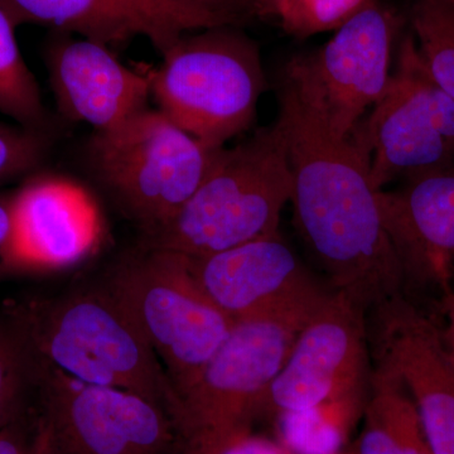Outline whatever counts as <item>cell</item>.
Segmentation results:
<instances>
[{
  "instance_id": "cell-26",
  "label": "cell",
  "mask_w": 454,
  "mask_h": 454,
  "mask_svg": "<svg viewBox=\"0 0 454 454\" xmlns=\"http://www.w3.org/2000/svg\"><path fill=\"white\" fill-rule=\"evenodd\" d=\"M182 7L192 9L221 26H240L253 17H264L260 0H170Z\"/></svg>"
},
{
  "instance_id": "cell-16",
  "label": "cell",
  "mask_w": 454,
  "mask_h": 454,
  "mask_svg": "<svg viewBox=\"0 0 454 454\" xmlns=\"http://www.w3.org/2000/svg\"><path fill=\"white\" fill-rule=\"evenodd\" d=\"M59 112L68 121L104 133L148 109L151 86L145 71L122 65L112 49L56 32L46 51Z\"/></svg>"
},
{
  "instance_id": "cell-9",
  "label": "cell",
  "mask_w": 454,
  "mask_h": 454,
  "mask_svg": "<svg viewBox=\"0 0 454 454\" xmlns=\"http://www.w3.org/2000/svg\"><path fill=\"white\" fill-rule=\"evenodd\" d=\"M355 136L369 149L378 191L454 167V98L427 73L413 35L400 43L387 88Z\"/></svg>"
},
{
  "instance_id": "cell-11",
  "label": "cell",
  "mask_w": 454,
  "mask_h": 454,
  "mask_svg": "<svg viewBox=\"0 0 454 454\" xmlns=\"http://www.w3.org/2000/svg\"><path fill=\"white\" fill-rule=\"evenodd\" d=\"M35 391L55 454H168L178 446L160 406L130 391L76 380L38 352Z\"/></svg>"
},
{
  "instance_id": "cell-23",
  "label": "cell",
  "mask_w": 454,
  "mask_h": 454,
  "mask_svg": "<svg viewBox=\"0 0 454 454\" xmlns=\"http://www.w3.org/2000/svg\"><path fill=\"white\" fill-rule=\"evenodd\" d=\"M53 134L0 121V186L37 175L46 160Z\"/></svg>"
},
{
  "instance_id": "cell-2",
  "label": "cell",
  "mask_w": 454,
  "mask_h": 454,
  "mask_svg": "<svg viewBox=\"0 0 454 454\" xmlns=\"http://www.w3.org/2000/svg\"><path fill=\"white\" fill-rule=\"evenodd\" d=\"M293 176L282 130H256L226 149L173 219L143 235L140 247L186 256L211 255L279 232Z\"/></svg>"
},
{
  "instance_id": "cell-5",
  "label": "cell",
  "mask_w": 454,
  "mask_h": 454,
  "mask_svg": "<svg viewBox=\"0 0 454 454\" xmlns=\"http://www.w3.org/2000/svg\"><path fill=\"white\" fill-rule=\"evenodd\" d=\"M310 315L235 322L195 384L179 397L173 427L182 454H221L250 432L269 385Z\"/></svg>"
},
{
  "instance_id": "cell-10",
  "label": "cell",
  "mask_w": 454,
  "mask_h": 454,
  "mask_svg": "<svg viewBox=\"0 0 454 454\" xmlns=\"http://www.w3.org/2000/svg\"><path fill=\"white\" fill-rule=\"evenodd\" d=\"M369 358L367 309L333 289L301 325L260 414L276 418L342 404L365 408Z\"/></svg>"
},
{
  "instance_id": "cell-6",
  "label": "cell",
  "mask_w": 454,
  "mask_h": 454,
  "mask_svg": "<svg viewBox=\"0 0 454 454\" xmlns=\"http://www.w3.org/2000/svg\"><path fill=\"white\" fill-rule=\"evenodd\" d=\"M223 148L206 145L148 107L118 128L95 133L89 154L100 184L145 235L192 199Z\"/></svg>"
},
{
  "instance_id": "cell-14",
  "label": "cell",
  "mask_w": 454,
  "mask_h": 454,
  "mask_svg": "<svg viewBox=\"0 0 454 454\" xmlns=\"http://www.w3.org/2000/svg\"><path fill=\"white\" fill-rule=\"evenodd\" d=\"M382 223L399 260L405 295L439 297L454 276V167L378 192Z\"/></svg>"
},
{
  "instance_id": "cell-15",
  "label": "cell",
  "mask_w": 454,
  "mask_h": 454,
  "mask_svg": "<svg viewBox=\"0 0 454 454\" xmlns=\"http://www.w3.org/2000/svg\"><path fill=\"white\" fill-rule=\"evenodd\" d=\"M14 25H40L104 46L145 37L163 55L186 33L221 27L170 0H0Z\"/></svg>"
},
{
  "instance_id": "cell-30",
  "label": "cell",
  "mask_w": 454,
  "mask_h": 454,
  "mask_svg": "<svg viewBox=\"0 0 454 454\" xmlns=\"http://www.w3.org/2000/svg\"><path fill=\"white\" fill-rule=\"evenodd\" d=\"M262 2L264 17L273 16L279 18L288 0H260Z\"/></svg>"
},
{
  "instance_id": "cell-12",
  "label": "cell",
  "mask_w": 454,
  "mask_h": 454,
  "mask_svg": "<svg viewBox=\"0 0 454 454\" xmlns=\"http://www.w3.org/2000/svg\"><path fill=\"white\" fill-rule=\"evenodd\" d=\"M373 366L391 373L413 400L434 454H454V364L438 322L396 295L367 310Z\"/></svg>"
},
{
  "instance_id": "cell-19",
  "label": "cell",
  "mask_w": 454,
  "mask_h": 454,
  "mask_svg": "<svg viewBox=\"0 0 454 454\" xmlns=\"http://www.w3.org/2000/svg\"><path fill=\"white\" fill-rule=\"evenodd\" d=\"M16 28L0 3V113L28 129L53 134L55 121L44 106L35 74L20 53Z\"/></svg>"
},
{
  "instance_id": "cell-33",
  "label": "cell",
  "mask_w": 454,
  "mask_h": 454,
  "mask_svg": "<svg viewBox=\"0 0 454 454\" xmlns=\"http://www.w3.org/2000/svg\"><path fill=\"white\" fill-rule=\"evenodd\" d=\"M448 2L450 3V4H453L454 5V0H448Z\"/></svg>"
},
{
  "instance_id": "cell-18",
  "label": "cell",
  "mask_w": 454,
  "mask_h": 454,
  "mask_svg": "<svg viewBox=\"0 0 454 454\" xmlns=\"http://www.w3.org/2000/svg\"><path fill=\"white\" fill-rule=\"evenodd\" d=\"M354 454H434L413 400L391 373L373 366L364 429Z\"/></svg>"
},
{
  "instance_id": "cell-3",
  "label": "cell",
  "mask_w": 454,
  "mask_h": 454,
  "mask_svg": "<svg viewBox=\"0 0 454 454\" xmlns=\"http://www.w3.org/2000/svg\"><path fill=\"white\" fill-rule=\"evenodd\" d=\"M33 346L76 380L138 394L173 423L178 396L160 357L106 286L71 293L18 313Z\"/></svg>"
},
{
  "instance_id": "cell-8",
  "label": "cell",
  "mask_w": 454,
  "mask_h": 454,
  "mask_svg": "<svg viewBox=\"0 0 454 454\" xmlns=\"http://www.w3.org/2000/svg\"><path fill=\"white\" fill-rule=\"evenodd\" d=\"M400 28L393 8L370 0L325 46L291 59L283 83L328 136L352 138L387 88Z\"/></svg>"
},
{
  "instance_id": "cell-22",
  "label": "cell",
  "mask_w": 454,
  "mask_h": 454,
  "mask_svg": "<svg viewBox=\"0 0 454 454\" xmlns=\"http://www.w3.org/2000/svg\"><path fill=\"white\" fill-rule=\"evenodd\" d=\"M411 20L427 73L454 98V5L448 0H414Z\"/></svg>"
},
{
  "instance_id": "cell-7",
  "label": "cell",
  "mask_w": 454,
  "mask_h": 454,
  "mask_svg": "<svg viewBox=\"0 0 454 454\" xmlns=\"http://www.w3.org/2000/svg\"><path fill=\"white\" fill-rule=\"evenodd\" d=\"M106 286L160 357L179 402L235 322L206 297L182 254L140 247Z\"/></svg>"
},
{
  "instance_id": "cell-20",
  "label": "cell",
  "mask_w": 454,
  "mask_h": 454,
  "mask_svg": "<svg viewBox=\"0 0 454 454\" xmlns=\"http://www.w3.org/2000/svg\"><path fill=\"white\" fill-rule=\"evenodd\" d=\"M37 387V351L20 316L0 317V430L25 411Z\"/></svg>"
},
{
  "instance_id": "cell-13",
  "label": "cell",
  "mask_w": 454,
  "mask_h": 454,
  "mask_svg": "<svg viewBox=\"0 0 454 454\" xmlns=\"http://www.w3.org/2000/svg\"><path fill=\"white\" fill-rule=\"evenodd\" d=\"M184 256L197 286L232 321L309 316L333 292L279 232L203 256Z\"/></svg>"
},
{
  "instance_id": "cell-31",
  "label": "cell",
  "mask_w": 454,
  "mask_h": 454,
  "mask_svg": "<svg viewBox=\"0 0 454 454\" xmlns=\"http://www.w3.org/2000/svg\"><path fill=\"white\" fill-rule=\"evenodd\" d=\"M343 454H354V452H352V450H346V452Z\"/></svg>"
},
{
  "instance_id": "cell-1",
  "label": "cell",
  "mask_w": 454,
  "mask_h": 454,
  "mask_svg": "<svg viewBox=\"0 0 454 454\" xmlns=\"http://www.w3.org/2000/svg\"><path fill=\"white\" fill-rule=\"evenodd\" d=\"M282 130L293 176L294 221L333 291L367 310L405 295L404 277L382 223L370 153L356 137L337 140L286 83L279 92Z\"/></svg>"
},
{
  "instance_id": "cell-28",
  "label": "cell",
  "mask_w": 454,
  "mask_h": 454,
  "mask_svg": "<svg viewBox=\"0 0 454 454\" xmlns=\"http://www.w3.org/2000/svg\"><path fill=\"white\" fill-rule=\"evenodd\" d=\"M221 454H294L283 446L277 438H267L262 435L244 433L235 438Z\"/></svg>"
},
{
  "instance_id": "cell-27",
  "label": "cell",
  "mask_w": 454,
  "mask_h": 454,
  "mask_svg": "<svg viewBox=\"0 0 454 454\" xmlns=\"http://www.w3.org/2000/svg\"><path fill=\"white\" fill-rule=\"evenodd\" d=\"M14 192L0 193V271L16 268L14 258Z\"/></svg>"
},
{
  "instance_id": "cell-29",
  "label": "cell",
  "mask_w": 454,
  "mask_h": 454,
  "mask_svg": "<svg viewBox=\"0 0 454 454\" xmlns=\"http://www.w3.org/2000/svg\"><path fill=\"white\" fill-rule=\"evenodd\" d=\"M435 306H437L439 315L437 322L442 337H443L448 355L454 364V289L452 286H448L442 291L435 301Z\"/></svg>"
},
{
  "instance_id": "cell-4",
  "label": "cell",
  "mask_w": 454,
  "mask_h": 454,
  "mask_svg": "<svg viewBox=\"0 0 454 454\" xmlns=\"http://www.w3.org/2000/svg\"><path fill=\"white\" fill-rule=\"evenodd\" d=\"M162 57L143 71L158 110L181 129L223 148L252 127L267 80L258 46L238 26L186 33Z\"/></svg>"
},
{
  "instance_id": "cell-17",
  "label": "cell",
  "mask_w": 454,
  "mask_h": 454,
  "mask_svg": "<svg viewBox=\"0 0 454 454\" xmlns=\"http://www.w3.org/2000/svg\"><path fill=\"white\" fill-rule=\"evenodd\" d=\"M17 269H59L94 249L100 221L94 203L66 179L32 176L14 193Z\"/></svg>"
},
{
  "instance_id": "cell-21",
  "label": "cell",
  "mask_w": 454,
  "mask_h": 454,
  "mask_svg": "<svg viewBox=\"0 0 454 454\" xmlns=\"http://www.w3.org/2000/svg\"><path fill=\"white\" fill-rule=\"evenodd\" d=\"M364 408L328 405L278 415L277 439L294 454H343L349 430Z\"/></svg>"
},
{
  "instance_id": "cell-24",
  "label": "cell",
  "mask_w": 454,
  "mask_h": 454,
  "mask_svg": "<svg viewBox=\"0 0 454 454\" xmlns=\"http://www.w3.org/2000/svg\"><path fill=\"white\" fill-rule=\"evenodd\" d=\"M370 0H288L279 16L284 31L307 38L336 31L357 14Z\"/></svg>"
},
{
  "instance_id": "cell-25",
  "label": "cell",
  "mask_w": 454,
  "mask_h": 454,
  "mask_svg": "<svg viewBox=\"0 0 454 454\" xmlns=\"http://www.w3.org/2000/svg\"><path fill=\"white\" fill-rule=\"evenodd\" d=\"M0 454H55L49 427L41 413L28 423L23 411L0 430Z\"/></svg>"
},
{
  "instance_id": "cell-32",
  "label": "cell",
  "mask_w": 454,
  "mask_h": 454,
  "mask_svg": "<svg viewBox=\"0 0 454 454\" xmlns=\"http://www.w3.org/2000/svg\"><path fill=\"white\" fill-rule=\"evenodd\" d=\"M450 286H452V288L454 289V276H453L452 283H450Z\"/></svg>"
}]
</instances>
